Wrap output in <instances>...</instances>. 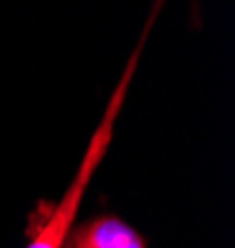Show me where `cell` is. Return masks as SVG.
<instances>
[{
    "mask_svg": "<svg viewBox=\"0 0 235 248\" xmlns=\"http://www.w3.org/2000/svg\"><path fill=\"white\" fill-rule=\"evenodd\" d=\"M163 5V0H156L154 3V10L151 15H148L146 20V28L141 32V40L136 43V50L132 52L129 62H126V67L121 72V79H119V85L117 90L112 92L109 102H106V109H104V117L99 122V127L94 129L89 144H87V152H84L82 156V164H79V169L70 184V189L65 191V196H62L57 203H40V214H35V231L28 241L25 248H62L67 241V233L72 229V223H74V216L79 211V203L84 199V191H87V186L97 171V167L102 164L106 149H109V141H112V134H114V122L124 107V99H126V92H129V85H132V77H134V70L139 65V57H141V50H144V43H146V35L148 30H151L154 25V20H156V13L161 10Z\"/></svg>",
    "mask_w": 235,
    "mask_h": 248,
    "instance_id": "obj_1",
    "label": "cell"
},
{
    "mask_svg": "<svg viewBox=\"0 0 235 248\" xmlns=\"http://www.w3.org/2000/svg\"><path fill=\"white\" fill-rule=\"evenodd\" d=\"M67 248H146L144 236L119 216L104 214L67 233Z\"/></svg>",
    "mask_w": 235,
    "mask_h": 248,
    "instance_id": "obj_2",
    "label": "cell"
}]
</instances>
